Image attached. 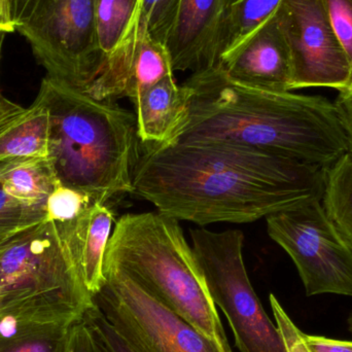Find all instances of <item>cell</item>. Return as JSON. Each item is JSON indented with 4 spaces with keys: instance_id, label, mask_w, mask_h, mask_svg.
Here are the masks:
<instances>
[{
    "instance_id": "obj_1",
    "label": "cell",
    "mask_w": 352,
    "mask_h": 352,
    "mask_svg": "<svg viewBox=\"0 0 352 352\" xmlns=\"http://www.w3.org/2000/svg\"><path fill=\"white\" fill-rule=\"evenodd\" d=\"M326 170L237 144L173 142L146 146L132 194L200 227L248 223L322 199Z\"/></svg>"
},
{
    "instance_id": "obj_2",
    "label": "cell",
    "mask_w": 352,
    "mask_h": 352,
    "mask_svg": "<svg viewBox=\"0 0 352 352\" xmlns=\"http://www.w3.org/2000/svg\"><path fill=\"white\" fill-rule=\"evenodd\" d=\"M184 85L188 116L173 142H226L324 168L349 153L335 103L326 97L242 86L219 67L192 74Z\"/></svg>"
},
{
    "instance_id": "obj_3",
    "label": "cell",
    "mask_w": 352,
    "mask_h": 352,
    "mask_svg": "<svg viewBox=\"0 0 352 352\" xmlns=\"http://www.w3.org/2000/svg\"><path fill=\"white\" fill-rule=\"evenodd\" d=\"M38 94L49 109L47 159L57 179L98 204L132 194L142 154L135 115L47 76Z\"/></svg>"
},
{
    "instance_id": "obj_4",
    "label": "cell",
    "mask_w": 352,
    "mask_h": 352,
    "mask_svg": "<svg viewBox=\"0 0 352 352\" xmlns=\"http://www.w3.org/2000/svg\"><path fill=\"white\" fill-rule=\"evenodd\" d=\"M104 264L125 271L171 311L232 351L204 273L179 221L158 210L124 214L113 228Z\"/></svg>"
},
{
    "instance_id": "obj_5",
    "label": "cell",
    "mask_w": 352,
    "mask_h": 352,
    "mask_svg": "<svg viewBox=\"0 0 352 352\" xmlns=\"http://www.w3.org/2000/svg\"><path fill=\"white\" fill-rule=\"evenodd\" d=\"M94 305L67 223L43 219L10 236L0 252L4 320L76 322Z\"/></svg>"
},
{
    "instance_id": "obj_6",
    "label": "cell",
    "mask_w": 352,
    "mask_h": 352,
    "mask_svg": "<svg viewBox=\"0 0 352 352\" xmlns=\"http://www.w3.org/2000/svg\"><path fill=\"white\" fill-rule=\"evenodd\" d=\"M190 236L211 297L227 318L240 352H287L278 328L250 283L243 260L242 231L200 227L190 229Z\"/></svg>"
},
{
    "instance_id": "obj_7",
    "label": "cell",
    "mask_w": 352,
    "mask_h": 352,
    "mask_svg": "<svg viewBox=\"0 0 352 352\" xmlns=\"http://www.w3.org/2000/svg\"><path fill=\"white\" fill-rule=\"evenodd\" d=\"M96 0H43L16 27L47 78L87 92L102 66L97 38Z\"/></svg>"
},
{
    "instance_id": "obj_8",
    "label": "cell",
    "mask_w": 352,
    "mask_h": 352,
    "mask_svg": "<svg viewBox=\"0 0 352 352\" xmlns=\"http://www.w3.org/2000/svg\"><path fill=\"white\" fill-rule=\"evenodd\" d=\"M94 303L134 352H233L205 336L115 265Z\"/></svg>"
},
{
    "instance_id": "obj_9",
    "label": "cell",
    "mask_w": 352,
    "mask_h": 352,
    "mask_svg": "<svg viewBox=\"0 0 352 352\" xmlns=\"http://www.w3.org/2000/svg\"><path fill=\"white\" fill-rule=\"evenodd\" d=\"M267 232L291 256L306 296L352 297V250L314 199L266 217Z\"/></svg>"
},
{
    "instance_id": "obj_10",
    "label": "cell",
    "mask_w": 352,
    "mask_h": 352,
    "mask_svg": "<svg viewBox=\"0 0 352 352\" xmlns=\"http://www.w3.org/2000/svg\"><path fill=\"white\" fill-rule=\"evenodd\" d=\"M275 16L291 54L289 90L326 87L339 93L346 91L351 64L324 0H283Z\"/></svg>"
},
{
    "instance_id": "obj_11",
    "label": "cell",
    "mask_w": 352,
    "mask_h": 352,
    "mask_svg": "<svg viewBox=\"0 0 352 352\" xmlns=\"http://www.w3.org/2000/svg\"><path fill=\"white\" fill-rule=\"evenodd\" d=\"M140 2L125 34L104 57L98 76L85 92L98 100L132 101L148 87L173 76L168 50L148 34L140 16Z\"/></svg>"
},
{
    "instance_id": "obj_12",
    "label": "cell",
    "mask_w": 352,
    "mask_h": 352,
    "mask_svg": "<svg viewBox=\"0 0 352 352\" xmlns=\"http://www.w3.org/2000/svg\"><path fill=\"white\" fill-rule=\"evenodd\" d=\"M236 0H180L165 47L173 72H205L219 66L221 34Z\"/></svg>"
},
{
    "instance_id": "obj_13",
    "label": "cell",
    "mask_w": 352,
    "mask_h": 352,
    "mask_svg": "<svg viewBox=\"0 0 352 352\" xmlns=\"http://www.w3.org/2000/svg\"><path fill=\"white\" fill-rule=\"evenodd\" d=\"M217 67L242 86L291 92V54L275 14L239 49L221 58Z\"/></svg>"
},
{
    "instance_id": "obj_14",
    "label": "cell",
    "mask_w": 352,
    "mask_h": 352,
    "mask_svg": "<svg viewBox=\"0 0 352 352\" xmlns=\"http://www.w3.org/2000/svg\"><path fill=\"white\" fill-rule=\"evenodd\" d=\"M131 102L140 142L163 146L175 142L186 122L190 91L170 76L140 92Z\"/></svg>"
},
{
    "instance_id": "obj_15",
    "label": "cell",
    "mask_w": 352,
    "mask_h": 352,
    "mask_svg": "<svg viewBox=\"0 0 352 352\" xmlns=\"http://www.w3.org/2000/svg\"><path fill=\"white\" fill-rule=\"evenodd\" d=\"M113 223L115 215L107 205L93 203L76 221L67 223L82 280L93 297L105 283L103 266Z\"/></svg>"
},
{
    "instance_id": "obj_16",
    "label": "cell",
    "mask_w": 352,
    "mask_h": 352,
    "mask_svg": "<svg viewBox=\"0 0 352 352\" xmlns=\"http://www.w3.org/2000/svg\"><path fill=\"white\" fill-rule=\"evenodd\" d=\"M50 115L41 94L28 107L6 100L0 111V161L49 155Z\"/></svg>"
},
{
    "instance_id": "obj_17",
    "label": "cell",
    "mask_w": 352,
    "mask_h": 352,
    "mask_svg": "<svg viewBox=\"0 0 352 352\" xmlns=\"http://www.w3.org/2000/svg\"><path fill=\"white\" fill-rule=\"evenodd\" d=\"M58 182L47 158L26 157L0 161V188L29 206L45 207Z\"/></svg>"
},
{
    "instance_id": "obj_18",
    "label": "cell",
    "mask_w": 352,
    "mask_h": 352,
    "mask_svg": "<svg viewBox=\"0 0 352 352\" xmlns=\"http://www.w3.org/2000/svg\"><path fill=\"white\" fill-rule=\"evenodd\" d=\"M76 322L3 320L0 352H68Z\"/></svg>"
},
{
    "instance_id": "obj_19",
    "label": "cell",
    "mask_w": 352,
    "mask_h": 352,
    "mask_svg": "<svg viewBox=\"0 0 352 352\" xmlns=\"http://www.w3.org/2000/svg\"><path fill=\"white\" fill-rule=\"evenodd\" d=\"M322 206L352 250V155L346 153L326 170Z\"/></svg>"
},
{
    "instance_id": "obj_20",
    "label": "cell",
    "mask_w": 352,
    "mask_h": 352,
    "mask_svg": "<svg viewBox=\"0 0 352 352\" xmlns=\"http://www.w3.org/2000/svg\"><path fill=\"white\" fill-rule=\"evenodd\" d=\"M281 1L236 0L223 24L219 61L243 45L276 12Z\"/></svg>"
},
{
    "instance_id": "obj_21",
    "label": "cell",
    "mask_w": 352,
    "mask_h": 352,
    "mask_svg": "<svg viewBox=\"0 0 352 352\" xmlns=\"http://www.w3.org/2000/svg\"><path fill=\"white\" fill-rule=\"evenodd\" d=\"M140 0H96L97 38L103 57L115 50L125 34Z\"/></svg>"
},
{
    "instance_id": "obj_22",
    "label": "cell",
    "mask_w": 352,
    "mask_h": 352,
    "mask_svg": "<svg viewBox=\"0 0 352 352\" xmlns=\"http://www.w3.org/2000/svg\"><path fill=\"white\" fill-rule=\"evenodd\" d=\"M92 204V199L88 195L58 182L45 201V221L72 223Z\"/></svg>"
},
{
    "instance_id": "obj_23",
    "label": "cell",
    "mask_w": 352,
    "mask_h": 352,
    "mask_svg": "<svg viewBox=\"0 0 352 352\" xmlns=\"http://www.w3.org/2000/svg\"><path fill=\"white\" fill-rule=\"evenodd\" d=\"M180 0H142L140 16L148 34L157 43L165 45L173 28Z\"/></svg>"
},
{
    "instance_id": "obj_24",
    "label": "cell",
    "mask_w": 352,
    "mask_h": 352,
    "mask_svg": "<svg viewBox=\"0 0 352 352\" xmlns=\"http://www.w3.org/2000/svg\"><path fill=\"white\" fill-rule=\"evenodd\" d=\"M43 219L45 207L24 204L0 188V230H23Z\"/></svg>"
},
{
    "instance_id": "obj_25",
    "label": "cell",
    "mask_w": 352,
    "mask_h": 352,
    "mask_svg": "<svg viewBox=\"0 0 352 352\" xmlns=\"http://www.w3.org/2000/svg\"><path fill=\"white\" fill-rule=\"evenodd\" d=\"M331 24L337 38L346 54L351 68L349 88L352 89V0H324ZM345 92V91H344Z\"/></svg>"
},
{
    "instance_id": "obj_26",
    "label": "cell",
    "mask_w": 352,
    "mask_h": 352,
    "mask_svg": "<svg viewBox=\"0 0 352 352\" xmlns=\"http://www.w3.org/2000/svg\"><path fill=\"white\" fill-rule=\"evenodd\" d=\"M85 322L88 324L104 352H134L119 333L101 314L96 304L86 312Z\"/></svg>"
},
{
    "instance_id": "obj_27",
    "label": "cell",
    "mask_w": 352,
    "mask_h": 352,
    "mask_svg": "<svg viewBox=\"0 0 352 352\" xmlns=\"http://www.w3.org/2000/svg\"><path fill=\"white\" fill-rule=\"evenodd\" d=\"M269 301L275 322L285 340L287 352H310L304 341V333L296 326L285 308L281 306L278 299L273 294H270Z\"/></svg>"
},
{
    "instance_id": "obj_28",
    "label": "cell",
    "mask_w": 352,
    "mask_h": 352,
    "mask_svg": "<svg viewBox=\"0 0 352 352\" xmlns=\"http://www.w3.org/2000/svg\"><path fill=\"white\" fill-rule=\"evenodd\" d=\"M68 352H104L84 318L74 324Z\"/></svg>"
},
{
    "instance_id": "obj_29",
    "label": "cell",
    "mask_w": 352,
    "mask_h": 352,
    "mask_svg": "<svg viewBox=\"0 0 352 352\" xmlns=\"http://www.w3.org/2000/svg\"><path fill=\"white\" fill-rule=\"evenodd\" d=\"M304 341L310 352H352V341H341L304 333Z\"/></svg>"
},
{
    "instance_id": "obj_30",
    "label": "cell",
    "mask_w": 352,
    "mask_h": 352,
    "mask_svg": "<svg viewBox=\"0 0 352 352\" xmlns=\"http://www.w3.org/2000/svg\"><path fill=\"white\" fill-rule=\"evenodd\" d=\"M334 103L341 125L346 134L349 153L352 155V89L340 92L336 102Z\"/></svg>"
},
{
    "instance_id": "obj_31",
    "label": "cell",
    "mask_w": 352,
    "mask_h": 352,
    "mask_svg": "<svg viewBox=\"0 0 352 352\" xmlns=\"http://www.w3.org/2000/svg\"><path fill=\"white\" fill-rule=\"evenodd\" d=\"M43 0H10L12 14L16 28L26 22Z\"/></svg>"
},
{
    "instance_id": "obj_32",
    "label": "cell",
    "mask_w": 352,
    "mask_h": 352,
    "mask_svg": "<svg viewBox=\"0 0 352 352\" xmlns=\"http://www.w3.org/2000/svg\"><path fill=\"white\" fill-rule=\"evenodd\" d=\"M16 29L12 19L10 0H0V31L10 33L14 32Z\"/></svg>"
},
{
    "instance_id": "obj_33",
    "label": "cell",
    "mask_w": 352,
    "mask_h": 352,
    "mask_svg": "<svg viewBox=\"0 0 352 352\" xmlns=\"http://www.w3.org/2000/svg\"><path fill=\"white\" fill-rule=\"evenodd\" d=\"M18 231H20V230H0V252L6 245L8 240L10 239V236Z\"/></svg>"
},
{
    "instance_id": "obj_34",
    "label": "cell",
    "mask_w": 352,
    "mask_h": 352,
    "mask_svg": "<svg viewBox=\"0 0 352 352\" xmlns=\"http://www.w3.org/2000/svg\"><path fill=\"white\" fill-rule=\"evenodd\" d=\"M6 32H2V31H0V55H1L2 45H3V41L4 37H6ZM6 100H8V99L4 98V97L2 96L1 92H0V111H1L3 105L6 104Z\"/></svg>"
},
{
    "instance_id": "obj_35",
    "label": "cell",
    "mask_w": 352,
    "mask_h": 352,
    "mask_svg": "<svg viewBox=\"0 0 352 352\" xmlns=\"http://www.w3.org/2000/svg\"><path fill=\"white\" fill-rule=\"evenodd\" d=\"M347 329H349V332L352 334V312L349 314V318H347Z\"/></svg>"
},
{
    "instance_id": "obj_36",
    "label": "cell",
    "mask_w": 352,
    "mask_h": 352,
    "mask_svg": "<svg viewBox=\"0 0 352 352\" xmlns=\"http://www.w3.org/2000/svg\"><path fill=\"white\" fill-rule=\"evenodd\" d=\"M3 316H2L1 311H0V324H1V322H3Z\"/></svg>"
}]
</instances>
